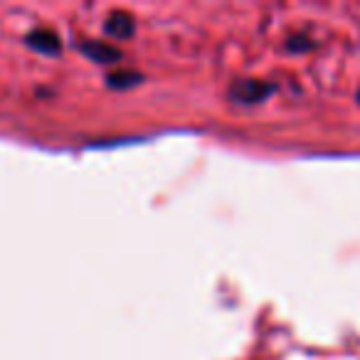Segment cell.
<instances>
[{
    "label": "cell",
    "mask_w": 360,
    "mask_h": 360,
    "mask_svg": "<svg viewBox=\"0 0 360 360\" xmlns=\"http://www.w3.org/2000/svg\"><path fill=\"white\" fill-rule=\"evenodd\" d=\"M274 89L271 84L266 82H259V79H240L232 84L230 89V96L235 101H242V104H257V101L264 99L269 91Z\"/></svg>",
    "instance_id": "1"
},
{
    "label": "cell",
    "mask_w": 360,
    "mask_h": 360,
    "mask_svg": "<svg viewBox=\"0 0 360 360\" xmlns=\"http://www.w3.org/2000/svg\"><path fill=\"white\" fill-rule=\"evenodd\" d=\"M358 101H360V89H358Z\"/></svg>",
    "instance_id": "6"
},
{
    "label": "cell",
    "mask_w": 360,
    "mask_h": 360,
    "mask_svg": "<svg viewBox=\"0 0 360 360\" xmlns=\"http://www.w3.org/2000/svg\"><path fill=\"white\" fill-rule=\"evenodd\" d=\"M79 50L84 52L89 60L94 62H119L121 60V50L104 40H91V42H84L79 45Z\"/></svg>",
    "instance_id": "2"
},
{
    "label": "cell",
    "mask_w": 360,
    "mask_h": 360,
    "mask_svg": "<svg viewBox=\"0 0 360 360\" xmlns=\"http://www.w3.org/2000/svg\"><path fill=\"white\" fill-rule=\"evenodd\" d=\"M134 30H136V25L129 13H114V15H109V20H106V32H109L111 37H116V40H126V37L134 35Z\"/></svg>",
    "instance_id": "4"
},
{
    "label": "cell",
    "mask_w": 360,
    "mask_h": 360,
    "mask_svg": "<svg viewBox=\"0 0 360 360\" xmlns=\"http://www.w3.org/2000/svg\"><path fill=\"white\" fill-rule=\"evenodd\" d=\"M25 42L32 47V50L42 52V55H57L62 47L60 37H57L52 30H42V27L40 30H32L30 35L25 37Z\"/></svg>",
    "instance_id": "3"
},
{
    "label": "cell",
    "mask_w": 360,
    "mask_h": 360,
    "mask_svg": "<svg viewBox=\"0 0 360 360\" xmlns=\"http://www.w3.org/2000/svg\"><path fill=\"white\" fill-rule=\"evenodd\" d=\"M141 79H143V77L136 75V72H124V75H111L109 84L111 86H131V84H139Z\"/></svg>",
    "instance_id": "5"
}]
</instances>
